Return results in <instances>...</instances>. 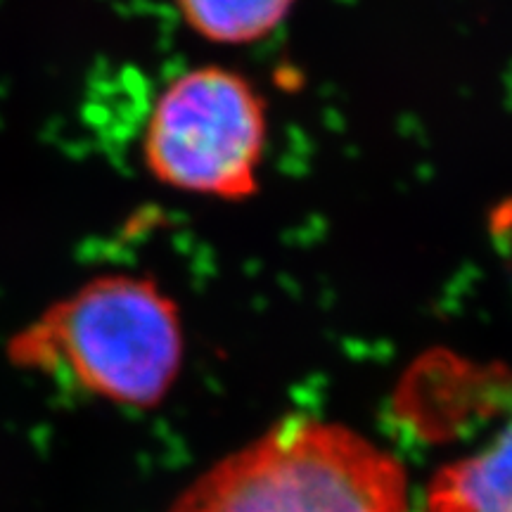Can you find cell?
I'll use <instances>...</instances> for the list:
<instances>
[{"mask_svg": "<svg viewBox=\"0 0 512 512\" xmlns=\"http://www.w3.org/2000/svg\"><path fill=\"white\" fill-rule=\"evenodd\" d=\"M192 34L219 46L264 41L290 15L297 0H174Z\"/></svg>", "mask_w": 512, "mask_h": 512, "instance_id": "cell-5", "label": "cell"}, {"mask_svg": "<svg viewBox=\"0 0 512 512\" xmlns=\"http://www.w3.org/2000/svg\"><path fill=\"white\" fill-rule=\"evenodd\" d=\"M169 512H411L401 465L366 437L280 422L197 477Z\"/></svg>", "mask_w": 512, "mask_h": 512, "instance_id": "cell-2", "label": "cell"}, {"mask_svg": "<svg viewBox=\"0 0 512 512\" xmlns=\"http://www.w3.org/2000/svg\"><path fill=\"white\" fill-rule=\"evenodd\" d=\"M5 356L93 399L155 408L181 375L183 318L150 275L102 273L19 328Z\"/></svg>", "mask_w": 512, "mask_h": 512, "instance_id": "cell-1", "label": "cell"}, {"mask_svg": "<svg viewBox=\"0 0 512 512\" xmlns=\"http://www.w3.org/2000/svg\"><path fill=\"white\" fill-rule=\"evenodd\" d=\"M268 107L247 76L204 64L157 95L143 131V162L157 183L188 195L242 202L259 192Z\"/></svg>", "mask_w": 512, "mask_h": 512, "instance_id": "cell-3", "label": "cell"}, {"mask_svg": "<svg viewBox=\"0 0 512 512\" xmlns=\"http://www.w3.org/2000/svg\"><path fill=\"white\" fill-rule=\"evenodd\" d=\"M425 512H512V413L489 446L437 472Z\"/></svg>", "mask_w": 512, "mask_h": 512, "instance_id": "cell-4", "label": "cell"}]
</instances>
